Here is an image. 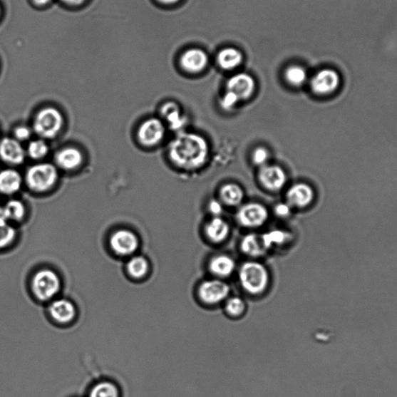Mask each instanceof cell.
Instances as JSON below:
<instances>
[{"mask_svg":"<svg viewBox=\"0 0 397 397\" xmlns=\"http://www.w3.org/2000/svg\"><path fill=\"white\" fill-rule=\"evenodd\" d=\"M1 12H2V8H1V5H0V15H1Z\"/></svg>","mask_w":397,"mask_h":397,"instance_id":"obj_42","label":"cell"},{"mask_svg":"<svg viewBox=\"0 0 397 397\" xmlns=\"http://www.w3.org/2000/svg\"><path fill=\"white\" fill-rule=\"evenodd\" d=\"M118 388L111 383L103 382L97 384L91 391L90 397H118Z\"/></svg>","mask_w":397,"mask_h":397,"instance_id":"obj_30","label":"cell"},{"mask_svg":"<svg viewBox=\"0 0 397 397\" xmlns=\"http://www.w3.org/2000/svg\"><path fill=\"white\" fill-rule=\"evenodd\" d=\"M110 244L114 252L122 257H128L137 251L139 239L133 232L128 229H120L112 234Z\"/></svg>","mask_w":397,"mask_h":397,"instance_id":"obj_9","label":"cell"},{"mask_svg":"<svg viewBox=\"0 0 397 397\" xmlns=\"http://www.w3.org/2000/svg\"><path fill=\"white\" fill-rule=\"evenodd\" d=\"M23 179L19 171L6 169L0 171V194L12 196L21 189Z\"/></svg>","mask_w":397,"mask_h":397,"instance_id":"obj_16","label":"cell"},{"mask_svg":"<svg viewBox=\"0 0 397 397\" xmlns=\"http://www.w3.org/2000/svg\"><path fill=\"white\" fill-rule=\"evenodd\" d=\"M15 228L2 217H0V249L6 248L15 240Z\"/></svg>","mask_w":397,"mask_h":397,"instance_id":"obj_27","label":"cell"},{"mask_svg":"<svg viewBox=\"0 0 397 397\" xmlns=\"http://www.w3.org/2000/svg\"><path fill=\"white\" fill-rule=\"evenodd\" d=\"M26 215V207L19 200H11L1 207V217L6 222H19Z\"/></svg>","mask_w":397,"mask_h":397,"instance_id":"obj_23","label":"cell"},{"mask_svg":"<svg viewBox=\"0 0 397 397\" xmlns=\"http://www.w3.org/2000/svg\"><path fill=\"white\" fill-rule=\"evenodd\" d=\"M269 160V153L267 148L259 147L254 150L252 154L254 164L261 167L267 165Z\"/></svg>","mask_w":397,"mask_h":397,"instance_id":"obj_33","label":"cell"},{"mask_svg":"<svg viewBox=\"0 0 397 397\" xmlns=\"http://www.w3.org/2000/svg\"><path fill=\"white\" fill-rule=\"evenodd\" d=\"M254 87L253 78L245 73L232 76L227 83V92L233 93L239 101L249 99L254 93Z\"/></svg>","mask_w":397,"mask_h":397,"instance_id":"obj_13","label":"cell"},{"mask_svg":"<svg viewBox=\"0 0 397 397\" xmlns=\"http://www.w3.org/2000/svg\"><path fill=\"white\" fill-rule=\"evenodd\" d=\"M32 135V130L25 125L17 126L14 130V138L23 143V141L29 140Z\"/></svg>","mask_w":397,"mask_h":397,"instance_id":"obj_34","label":"cell"},{"mask_svg":"<svg viewBox=\"0 0 397 397\" xmlns=\"http://www.w3.org/2000/svg\"><path fill=\"white\" fill-rule=\"evenodd\" d=\"M63 113L56 108L47 107L35 115L33 130L41 139H54L64 127Z\"/></svg>","mask_w":397,"mask_h":397,"instance_id":"obj_4","label":"cell"},{"mask_svg":"<svg viewBox=\"0 0 397 397\" xmlns=\"http://www.w3.org/2000/svg\"><path fill=\"white\" fill-rule=\"evenodd\" d=\"M209 151V145L204 137L195 133H183L172 141L169 155L175 165L192 170L205 164Z\"/></svg>","mask_w":397,"mask_h":397,"instance_id":"obj_1","label":"cell"},{"mask_svg":"<svg viewBox=\"0 0 397 397\" xmlns=\"http://www.w3.org/2000/svg\"><path fill=\"white\" fill-rule=\"evenodd\" d=\"M237 220L246 227H258L266 223L269 218L268 210L257 202L244 205L238 211Z\"/></svg>","mask_w":397,"mask_h":397,"instance_id":"obj_10","label":"cell"},{"mask_svg":"<svg viewBox=\"0 0 397 397\" xmlns=\"http://www.w3.org/2000/svg\"><path fill=\"white\" fill-rule=\"evenodd\" d=\"M217 60L220 67L231 70L241 64L242 56L237 49L229 48L220 52Z\"/></svg>","mask_w":397,"mask_h":397,"instance_id":"obj_25","label":"cell"},{"mask_svg":"<svg viewBox=\"0 0 397 397\" xmlns=\"http://www.w3.org/2000/svg\"><path fill=\"white\" fill-rule=\"evenodd\" d=\"M165 131L164 123L160 119L149 118L141 123L138 128V140L141 145L152 148L162 143Z\"/></svg>","mask_w":397,"mask_h":397,"instance_id":"obj_7","label":"cell"},{"mask_svg":"<svg viewBox=\"0 0 397 397\" xmlns=\"http://www.w3.org/2000/svg\"><path fill=\"white\" fill-rule=\"evenodd\" d=\"M286 78L289 84L294 86H301L306 82L308 75L304 68L294 66L287 70Z\"/></svg>","mask_w":397,"mask_h":397,"instance_id":"obj_29","label":"cell"},{"mask_svg":"<svg viewBox=\"0 0 397 397\" xmlns=\"http://www.w3.org/2000/svg\"><path fill=\"white\" fill-rule=\"evenodd\" d=\"M1 207H2V206L0 205V217H1Z\"/></svg>","mask_w":397,"mask_h":397,"instance_id":"obj_41","label":"cell"},{"mask_svg":"<svg viewBox=\"0 0 397 397\" xmlns=\"http://www.w3.org/2000/svg\"><path fill=\"white\" fill-rule=\"evenodd\" d=\"M35 4L38 6H46L49 4L51 0H33Z\"/></svg>","mask_w":397,"mask_h":397,"instance_id":"obj_39","label":"cell"},{"mask_svg":"<svg viewBox=\"0 0 397 397\" xmlns=\"http://www.w3.org/2000/svg\"><path fill=\"white\" fill-rule=\"evenodd\" d=\"M235 267L234 260L227 254L216 255L209 263L210 271L217 277H230Z\"/></svg>","mask_w":397,"mask_h":397,"instance_id":"obj_19","label":"cell"},{"mask_svg":"<svg viewBox=\"0 0 397 397\" xmlns=\"http://www.w3.org/2000/svg\"><path fill=\"white\" fill-rule=\"evenodd\" d=\"M202 302L210 305L222 303L230 294V287L222 280L209 279L202 282L198 289Z\"/></svg>","mask_w":397,"mask_h":397,"instance_id":"obj_8","label":"cell"},{"mask_svg":"<svg viewBox=\"0 0 397 397\" xmlns=\"http://www.w3.org/2000/svg\"><path fill=\"white\" fill-rule=\"evenodd\" d=\"M61 1L71 6H78L86 1V0H61Z\"/></svg>","mask_w":397,"mask_h":397,"instance_id":"obj_38","label":"cell"},{"mask_svg":"<svg viewBox=\"0 0 397 397\" xmlns=\"http://www.w3.org/2000/svg\"><path fill=\"white\" fill-rule=\"evenodd\" d=\"M58 180V171L55 165L41 163L33 165L26 170L25 182L33 192H46L56 186Z\"/></svg>","mask_w":397,"mask_h":397,"instance_id":"obj_3","label":"cell"},{"mask_svg":"<svg viewBox=\"0 0 397 397\" xmlns=\"http://www.w3.org/2000/svg\"><path fill=\"white\" fill-rule=\"evenodd\" d=\"M208 208L210 213L215 217H219L220 215L222 214L223 212V206L222 205V202L217 200H211L210 202Z\"/></svg>","mask_w":397,"mask_h":397,"instance_id":"obj_36","label":"cell"},{"mask_svg":"<svg viewBox=\"0 0 397 397\" xmlns=\"http://www.w3.org/2000/svg\"><path fill=\"white\" fill-rule=\"evenodd\" d=\"M291 206L289 204H280L276 207V214L282 217L289 216Z\"/></svg>","mask_w":397,"mask_h":397,"instance_id":"obj_37","label":"cell"},{"mask_svg":"<svg viewBox=\"0 0 397 397\" xmlns=\"http://www.w3.org/2000/svg\"><path fill=\"white\" fill-rule=\"evenodd\" d=\"M158 1L165 4H172L177 3L179 0H158Z\"/></svg>","mask_w":397,"mask_h":397,"instance_id":"obj_40","label":"cell"},{"mask_svg":"<svg viewBox=\"0 0 397 397\" xmlns=\"http://www.w3.org/2000/svg\"><path fill=\"white\" fill-rule=\"evenodd\" d=\"M243 253L251 257H262L267 252V247L264 244L263 237L250 234L244 237L241 242Z\"/></svg>","mask_w":397,"mask_h":397,"instance_id":"obj_22","label":"cell"},{"mask_svg":"<svg viewBox=\"0 0 397 397\" xmlns=\"http://www.w3.org/2000/svg\"><path fill=\"white\" fill-rule=\"evenodd\" d=\"M205 232L212 242L222 243L227 239L230 233V227L224 219L215 217L206 225Z\"/></svg>","mask_w":397,"mask_h":397,"instance_id":"obj_18","label":"cell"},{"mask_svg":"<svg viewBox=\"0 0 397 397\" xmlns=\"http://www.w3.org/2000/svg\"><path fill=\"white\" fill-rule=\"evenodd\" d=\"M32 287L35 296L41 301H48L58 293L60 279L55 272L43 269L33 277Z\"/></svg>","mask_w":397,"mask_h":397,"instance_id":"obj_5","label":"cell"},{"mask_svg":"<svg viewBox=\"0 0 397 397\" xmlns=\"http://www.w3.org/2000/svg\"><path fill=\"white\" fill-rule=\"evenodd\" d=\"M208 58L205 53L199 49H192L183 55L181 64L185 70L190 73L200 72L207 65Z\"/></svg>","mask_w":397,"mask_h":397,"instance_id":"obj_17","label":"cell"},{"mask_svg":"<svg viewBox=\"0 0 397 397\" xmlns=\"http://www.w3.org/2000/svg\"><path fill=\"white\" fill-rule=\"evenodd\" d=\"M53 319L61 324H66L73 321L76 315L74 305L67 299H58L53 302L49 308Z\"/></svg>","mask_w":397,"mask_h":397,"instance_id":"obj_20","label":"cell"},{"mask_svg":"<svg viewBox=\"0 0 397 397\" xmlns=\"http://www.w3.org/2000/svg\"><path fill=\"white\" fill-rule=\"evenodd\" d=\"M84 157L81 150L75 147H67L59 150L55 156V161L61 170L73 171L83 165Z\"/></svg>","mask_w":397,"mask_h":397,"instance_id":"obj_15","label":"cell"},{"mask_svg":"<svg viewBox=\"0 0 397 397\" xmlns=\"http://www.w3.org/2000/svg\"><path fill=\"white\" fill-rule=\"evenodd\" d=\"M341 78L337 70L323 68L311 79V88L319 96H329L336 92L341 86Z\"/></svg>","mask_w":397,"mask_h":397,"instance_id":"obj_6","label":"cell"},{"mask_svg":"<svg viewBox=\"0 0 397 397\" xmlns=\"http://www.w3.org/2000/svg\"><path fill=\"white\" fill-rule=\"evenodd\" d=\"M262 237L267 249H269L270 246L284 243L287 239V234L280 231L272 232Z\"/></svg>","mask_w":397,"mask_h":397,"instance_id":"obj_32","label":"cell"},{"mask_svg":"<svg viewBox=\"0 0 397 397\" xmlns=\"http://www.w3.org/2000/svg\"><path fill=\"white\" fill-rule=\"evenodd\" d=\"M26 153L20 141L14 138L6 137L0 140V160L8 165L23 164Z\"/></svg>","mask_w":397,"mask_h":397,"instance_id":"obj_11","label":"cell"},{"mask_svg":"<svg viewBox=\"0 0 397 397\" xmlns=\"http://www.w3.org/2000/svg\"><path fill=\"white\" fill-rule=\"evenodd\" d=\"M48 153V145L43 139L31 140L26 151V155H29L33 160H43Z\"/></svg>","mask_w":397,"mask_h":397,"instance_id":"obj_26","label":"cell"},{"mask_svg":"<svg viewBox=\"0 0 397 397\" xmlns=\"http://www.w3.org/2000/svg\"><path fill=\"white\" fill-rule=\"evenodd\" d=\"M128 271L132 277L143 278L148 271V262L143 257L132 258L128 263Z\"/></svg>","mask_w":397,"mask_h":397,"instance_id":"obj_28","label":"cell"},{"mask_svg":"<svg viewBox=\"0 0 397 397\" xmlns=\"http://www.w3.org/2000/svg\"><path fill=\"white\" fill-rule=\"evenodd\" d=\"M161 115L172 130H180L187 121L179 105L173 102H167L163 105Z\"/></svg>","mask_w":397,"mask_h":397,"instance_id":"obj_21","label":"cell"},{"mask_svg":"<svg viewBox=\"0 0 397 397\" xmlns=\"http://www.w3.org/2000/svg\"><path fill=\"white\" fill-rule=\"evenodd\" d=\"M238 278L242 289L252 295L262 294L269 284L267 269L257 262L244 263L239 270Z\"/></svg>","mask_w":397,"mask_h":397,"instance_id":"obj_2","label":"cell"},{"mask_svg":"<svg viewBox=\"0 0 397 397\" xmlns=\"http://www.w3.org/2000/svg\"><path fill=\"white\" fill-rule=\"evenodd\" d=\"M238 101L239 100L233 93L227 92L222 100V107L227 110L232 109Z\"/></svg>","mask_w":397,"mask_h":397,"instance_id":"obj_35","label":"cell"},{"mask_svg":"<svg viewBox=\"0 0 397 397\" xmlns=\"http://www.w3.org/2000/svg\"><path fill=\"white\" fill-rule=\"evenodd\" d=\"M259 179L264 188L271 191H279L285 186L287 176L281 167L267 165L261 167Z\"/></svg>","mask_w":397,"mask_h":397,"instance_id":"obj_12","label":"cell"},{"mask_svg":"<svg viewBox=\"0 0 397 397\" xmlns=\"http://www.w3.org/2000/svg\"><path fill=\"white\" fill-rule=\"evenodd\" d=\"M246 309L244 299L241 297H233L229 298L225 304L226 312L232 316L242 315Z\"/></svg>","mask_w":397,"mask_h":397,"instance_id":"obj_31","label":"cell"},{"mask_svg":"<svg viewBox=\"0 0 397 397\" xmlns=\"http://www.w3.org/2000/svg\"><path fill=\"white\" fill-rule=\"evenodd\" d=\"M315 193L308 184L299 182L291 187L287 193L288 204L291 207L304 208L311 204Z\"/></svg>","mask_w":397,"mask_h":397,"instance_id":"obj_14","label":"cell"},{"mask_svg":"<svg viewBox=\"0 0 397 397\" xmlns=\"http://www.w3.org/2000/svg\"><path fill=\"white\" fill-rule=\"evenodd\" d=\"M220 199L228 206H237L242 204L244 193L241 187L234 183H228L220 189Z\"/></svg>","mask_w":397,"mask_h":397,"instance_id":"obj_24","label":"cell"}]
</instances>
